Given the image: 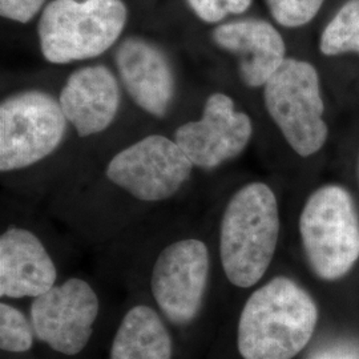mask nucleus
<instances>
[{
    "mask_svg": "<svg viewBox=\"0 0 359 359\" xmlns=\"http://www.w3.org/2000/svg\"><path fill=\"white\" fill-rule=\"evenodd\" d=\"M56 266L38 236L23 228H10L0 237V295L36 298L51 290Z\"/></svg>",
    "mask_w": 359,
    "mask_h": 359,
    "instance_id": "nucleus-14",
    "label": "nucleus"
},
{
    "mask_svg": "<svg viewBox=\"0 0 359 359\" xmlns=\"http://www.w3.org/2000/svg\"><path fill=\"white\" fill-rule=\"evenodd\" d=\"M193 13L204 23H222L231 15L244 13L253 0H185Z\"/></svg>",
    "mask_w": 359,
    "mask_h": 359,
    "instance_id": "nucleus-19",
    "label": "nucleus"
},
{
    "mask_svg": "<svg viewBox=\"0 0 359 359\" xmlns=\"http://www.w3.org/2000/svg\"><path fill=\"white\" fill-rule=\"evenodd\" d=\"M120 100L118 80L103 65H86L74 71L59 95L65 118L80 137L109 128L118 112Z\"/></svg>",
    "mask_w": 359,
    "mask_h": 359,
    "instance_id": "nucleus-13",
    "label": "nucleus"
},
{
    "mask_svg": "<svg viewBox=\"0 0 359 359\" xmlns=\"http://www.w3.org/2000/svg\"><path fill=\"white\" fill-rule=\"evenodd\" d=\"M44 4L46 0H0V13L8 20L26 25L44 10Z\"/></svg>",
    "mask_w": 359,
    "mask_h": 359,
    "instance_id": "nucleus-20",
    "label": "nucleus"
},
{
    "mask_svg": "<svg viewBox=\"0 0 359 359\" xmlns=\"http://www.w3.org/2000/svg\"><path fill=\"white\" fill-rule=\"evenodd\" d=\"M99 309V298L90 283L69 278L34 298L31 323L35 335L52 350L76 355L90 342Z\"/></svg>",
    "mask_w": 359,
    "mask_h": 359,
    "instance_id": "nucleus-9",
    "label": "nucleus"
},
{
    "mask_svg": "<svg viewBox=\"0 0 359 359\" xmlns=\"http://www.w3.org/2000/svg\"><path fill=\"white\" fill-rule=\"evenodd\" d=\"M271 18L285 28L309 25L321 11L325 0H265Z\"/></svg>",
    "mask_w": 359,
    "mask_h": 359,
    "instance_id": "nucleus-18",
    "label": "nucleus"
},
{
    "mask_svg": "<svg viewBox=\"0 0 359 359\" xmlns=\"http://www.w3.org/2000/svg\"><path fill=\"white\" fill-rule=\"evenodd\" d=\"M170 334L154 309L139 305L124 316L109 359H172Z\"/></svg>",
    "mask_w": 359,
    "mask_h": 359,
    "instance_id": "nucleus-15",
    "label": "nucleus"
},
{
    "mask_svg": "<svg viewBox=\"0 0 359 359\" xmlns=\"http://www.w3.org/2000/svg\"><path fill=\"white\" fill-rule=\"evenodd\" d=\"M209 271V250L200 240H180L163 249L154 262L151 287L156 304L169 321L187 325L197 317Z\"/></svg>",
    "mask_w": 359,
    "mask_h": 359,
    "instance_id": "nucleus-8",
    "label": "nucleus"
},
{
    "mask_svg": "<svg viewBox=\"0 0 359 359\" xmlns=\"http://www.w3.org/2000/svg\"><path fill=\"white\" fill-rule=\"evenodd\" d=\"M252 136V118L236 109L231 96L216 92L206 99L200 120L177 128L175 142L194 167L213 169L243 154Z\"/></svg>",
    "mask_w": 359,
    "mask_h": 359,
    "instance_id": "nucleus-10",
    "label": "nucleus"
},
{
    "mask_svg": "<svg viewBox=\"0 0 359 359\" xmlns=\"http://www.w3.org/2000/svg\"><path fill=\"white\" fill-rule=\"evenodd\" d=\"M34 327L26 316L10 304H0V347L8 353H26L34 345Z\"/></svg>",
    "mask_w": 359,
    "mask_h": 359,
    "instance_id": "nucleus-17",
    "label": "nucleus"
},
{
    "mask_svg": "<svg viewBox=\"0 0 359 359\" xmlns=\"http://www.w3.org/2000/svg\"><path fill=\"white\" fill-rule=\"evenodd\" d=\"M213 43L238 60V75L246 87H264L287 59L280 31L268 20L245 18L222 22L212 31Z\"/></svg>",
    "mask_w": 359,
    "mask_h": 359,
    "instance_id": "nucleus-12",
    "label": "nucleus"
},
{
    "mask_svg": "<svg viewBox=\"0 0 359 359\" xmlns=\"http://www.w3.org/2000/svg\"><path fill=\"white\" fill-rule=\"evenodd\" d=\"M316 359H359V355L353 351V350H346V348H335L330 351H325L321 355H318Z\"/></svg>",
    "mask_w": 359,
    "mask_h": 359,
    "instance_id": "nucleus-21",
    "label": "nucleus"
},
{
    "mask_svg": "<svg viewBox=\"0 0 359 359\" xmlns=\"http://www.w3.org/2000/svg\"><path fill=\"white\" fill-rule=\"evenodd\" d=\"M304 252L325 281L346 276L359 259V217L351 194L339 185L311 193L299 217Z\"/></svg>",
    "mask_w": 359,
    "mask_h": 359,
    "instance_id": "nucleus-4",
    "label": "nucleus"
},
{
    "mask_svg": "<svg viewBox=\"0 0 359 359\" xmlns=\"http://www.w3.org/2000/svg\"><path fill=\"white\" fill-rule=\"evenodd\" d=\"M264 102L274 124L295 154L309 157L327 142L321 80L314 65L287 57L264 86Z\"/></svg>",
    "mask_w": 359,
    "mask_h": 359,
    "instance_id": "nucleus-5",
    "label": "nucleus"
},
{
    "mask_svg": "<svg viewBox=\"0 0 359 359\" xmlns=\"http://www.w3.org/2000/svg\"><path fill=\"white\" fill-rule=\"evenodd\" d=\"M127 20L124 0H52L39 18L40 51L52 65L95 59L115 46Z\"/></svg>",
    "mask_w": 359,
    "mask_h": 359,
    "instance_id": "nucleus-3",
    "label": "nucleus"
},
{
    "mask_svg": "<svg viewBox=\"0 0 359 359\" xmlns=\"http://www.w3.org/2000/svg\"><path fill=\"white\" fill-rule=\"evenodd\" d=\"M192 161L175 140L151 135L115 154L107 177L132 197L157 203L173 197L189 180Z\"/></svg>",
    "mask_w": 359,
    "mask_h": 359,
    "instance_id": "nucleus-7",
    "label": "nucleus"
},
{
    "mask_svg": "<svg viewBox=\"0 0 359 359\" xmlns=\"http://www.w3.org/2000/svg\"><path fill=\"white\" fill-rule=\"evenodd\" d=\"M118 79L135 104L154 117L167 115L176 93V77L167 53L140 36L120 41L115 51Z\"/></svg>",
    "mask_w": 359,
    "mask_h": 359,
    "instance_id": "nucleus-11",
    "label": "nucleus"
},
{
    "mask_svg": "<svg viewBox=\"0 0 359 359\" xmlns=\"http://www.w3.org/2000/svg\"><path fill=\"white\" fill-rule=\"evenodd\" d=\"M318 308L308 292L287 277H276L246 301L237 346L244 359H293L311 339Z\"/></svg>",
    "mask_w": 359,
    "mask_h": 359,
    "instance_id": "nucleus-1",
    "label": "nucleus"
},
{
    "mask_svg": "<svg viewBox=\"0 0 359 359\" xmlns=\"http://www.w3.org/2000/svg\"><path fill=\"white\" fill-rule=\"evenodd\" d=\"M320 51L329 57L359 55V0H346L323 28Z\"/></svg>",
    "mask_w": 359,
    "mask_h": 359,
    "instance_id": "nucleus-16",
    "label": "nucleus"
},
{
    "mask_svg": "<svg viewBox=\"0 0 359 359\" xmlns=\"http://www.w3.org/2000/svg\"><path fill=\"white\" fill-rule=\"evenodd\" d=\"M63 109L51 93L20 90L0 104V170L31 167L53 154L67 130Z\"/></svg>",
    "mask_w": 359,
    "mask_h": 359,
    "instance_id": "nucleus-6",
    "label": "nucleus"
},
{
    "mask_svg": "<svg viewBox=\"0 0 359 359\" xmlns=\"http://www.w3.org/2000/svg\"><path fill=\"white\" fill-rule=\"evenodd\" d=\"M280 237L276 194L250 182L233 194L219 226V256L226 278L237 287L255 286L266 273Z\"/></svg>",
    "mask_w": 359,
    "mask_h": 359,
    "instance_id": "nucleus-2",
    "label": "nucleus"
},
{
    "mask_svg": "<svg viewBox=\"0 0 359 359\" xmlns=\"http://www.w3.org/2000/svg\"><path fill=\"white\" fill-rule=\"evenodd\" d=\"M358 177H359V158H358Z\"/></svg>",
    "mask_w": 359,
    "mask_h": 359,
    "instance_id": "nucleus-22",
    "label": "nucleus"
}]
</instances>
